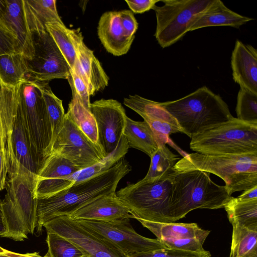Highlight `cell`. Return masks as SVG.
<instances>
[{"label": "cell", "instance_id": "6da1fadb", "mask_svg": "<svg viewBox=\"0 0 257 257\" xmlns=\"http://www.w3.org/2000/svg\"><path fill=\"white\" fill-rule=\"evenodd\" d=\"M131 170L130 164L122 158L103 173L73 184L54 195L37 199V233H41L43 224L49 220L69 216L95 199L115 192L120 180Z\"/></svg>", "mask_w": 257, "mask_h": 257}, {"label": "cell", "instance_id": "f6af8a7d", "mask_svg": "<svg viewBox=\"0 0 257 257\" xmlns=\"http://www.w3.org/2000/svg\"><path fill=\"white\" fill-rule=\"evenodd\" d=\"M237 198L242 200H248L257 198V186L243 191Z\"/></svg>", "mask_w": 257, "mask_h": 257}, {"label": "cell", "instance_id": "5b68a950", "mask_svg": "<svg viewBox=\"0 0 257 257\" xmlns=\"http://www.w3.org/2000/svg\"><path fill=\"white\" fill-rule=\"evenodd\" d=\"M175 172L200 170L222 179L231 195L257 186V155H211L194 153L176 162Z\"/></svg>", "mask_w": 257, "mask_h": 257}, {"label": "cell", "instance_id": "1f68e13d", "mask_svg": "<svg viewBox=\"0 0 257 257\" xmlns=\"http://www.w3.org/2000/svg\"><path fill=\"white\" fill-rule=\"evenodd\" d=\"M27 73L26 60L21 53L0 55V78L6 84L19 85L27 79Z\"/></svg>", "mask_w": 257, "mask_h": 257}, {"label": "cell", "instance_id": "ab89813d", "mask_svg": "<svg viewBox=\"0 0 257 257\" xmlns=\"http://www.w3.org/2000/svg\"><path fill=\"white\" fill-rule=\"evenodd\" d=\"M67 79L71 88L73 97H76L85 107L90 109L91 95L88 87L81 76L74 69H70Z\"/></svg>", "mask_w": 257, "mask_h": 257}, {"label": "cell", "instance_id": "9a60e30c", "mask_svg": "<svg viewBox=\"0 0 257 257\" xmlns=\"http://www.w3.org/2000/svg\"><path fill=\"white\" fill-rule=\"evenodd\" d=\"M123 104L141 115L144 121L150 125L159 147L169 142L170 135L182 133L177 121L160 102L135 94L124 98Z\"/></svg>", "mask_w": 257, "mask_h": 257}, {"label": "cell", "instance_id": "ee69618b", "mask_svg": "<svg viewBox=\"0 0 257 257\" xmlns=\"http://www.w3.org/2000/svg\"><path fill=\"white\" fill-rule=\"evenodd\" d=\"M8 173V169L0 152V192L5 188Z\"/></svg>", "mask_w": 257, "mask_h": 257}, {"label": "cell", "instance_id": "52a82bcc", "mask_svg": "<svg viewBox=\"0 0 257 257\" xmlns=\"http://www.w3.org/2000/svg\"><path fill=\"white\" fill-rule=\"evenodd\" d=\"M18 111L39 169L48 154L52 134L38 82L26 79L21 83Z\"/></svg>", "mask_w": 257, "mask_h": 257}, {"label": "cell", "instance_id": "44dd1931", "mask_svg": "<svg viewBox=\"0 0 257 257\" xmlns=\"http://www.w3.org/2000/svg\"><path fill=\"white\" fill-rule=\"evenodd\" d=\"M99 39L106 51L115 56L126 54L135 38L127 36L121 25L119 11H109L101 16L97 28Z\"/></svg>", "mask_w": 257, "mask_h": 257}, {"label": "cell", "instance_id": "9c48e42d", "mask_svg": "<svg viewBox=\"0 0 257 257\" xmlns=\"http://www.w3.org/2000/svg\"><path fill=\"white\" fill-rule=\"evenodd\" d=\"M161 7L152 9L157 26L154 36L162 48L181 39L193 23L207 11L215 0H164Z\"/></svg>", "mask_w": 257, "mask_h": 257}, {"label": "cell", "instance_id": "7a4b0ae2", "mask_svg": "<svg viewBox=\"0 0 257 257\" xmlns=\"http://www.w3.org/2000/svg\"><path fill=\"white\" fill-rule=\"evenodd\" d=\"M169 212L173 222L196 209L224 208L231 198L225 186L215 183L200 170L174 172Z\"/></svg>", "mask_w": 257, "mask_h": 257}, {"label": "cell", "instance_id": "f1b7e54d", "mask_svg": "<svg viewBox=\"0 0 257 257\" xmlns=\"http://www.w3.org/2000/svg\"><path fill=\"white\" fill-rule=\"evenodd\" d=\"M151 158V163L146 176L139 181L152 183L168 178L173 174V167L178 156L172 152L166 145L158 147Z\"/></svg>", "mask_w": 257, "mask_h": 257}, {"label": "cell", "instance_id": "d4e9b609", "mask_svg": "<svg viewBox=\"0 0 257 257\" xmlns=\"http://www.w3.org/2000/svg\"><path fill=\"white\" fill-rule=\"evenodd\" d=\"M24 13L32 34L47 31L46 24L63 23L56 8L55 0H23Z\"/></svg>", "mask_w": 257, "mask_h": 257}, {"label": "cell", "instance_id": "8d00e7d4", "mask_svg": "<svg viewBox=\"0 0 257 257\" xmlns=\"http://www.w3.org/2000/svg\"><path fill=\"white\" fill-rule=\"evenodd\" d=\"M46 241L48 251L44 257H81L83 252L64 237L52 232H47Z\"/></svg>", "mask_w": 257, "mask_h": 257}, {"label": "cell", "instance_id": "cb8c5ba5", "mask_svg": "<svg viewBox=\"0 0 257 257\" xmlns=\"http://www.w3.org/2000/svg\"><path fill=\"white\" fill-rule=\"evenodd\" d=\"M253 19L240 15L228 8L220 0L214 3L192 25L189 32L213 26H230L238 29Z\"/></svg>", "mask_w": 257, "mask_h": 257}, {"label": "cell", "instance_id": "bcb514c9", "mask_svg": "<svg viewBox=\"0 0 257 257\" xmlns=\"http://www.w3.org/2000/svg\"><path fill=\"white\" fill-rule=\"evenodd\" d=\"M0 257H22L19 253L8 250L0 246Z\"/></svg>", "mask_w": 257, "mask_h": 257}, {"label": "cell", "instance_id": "60d3db41", "mask_svg": "<svg viewBox=\"0 0 257 257\" xmlns=\"http://www.w3.org/2000/svg\"><path fill=\"white\" fill-rule=\"evenodd\" d=\"M160 241L169 248H175L195 252H203L205 250L203 247L205 240L196 238L163 239Z\"/></svg>", "mask_w": 257, "mask_h": 257}, {"label": "cell", "instance_id": "484cf974", "mask_svg": "<svg viewBox=\"0 0 257 257\" xmlns=\"http://www.w3.org/2000/svg\"><path fill=\"white\" fill-rule=\"evenodd\" d=\"M123 135L129 148L139 150L150 157L159 147L152 128L145 121H135L127 116Z\"/></svg>", "mask_w": 257, "mask_h": 257}, {"label": "cell", "instance_id": "83f0119b", "mask_svg": "<svg viewBox=\"0 0 257 257\" xmlns=\"http://www.w3.org/2000/svg\"><path fill=\"white\" fill-rule=\"evenodd\" d=\"M128 149L127 143L123 136L117 148L102 160L91 166L80 169L71 175L66 176L65 179L69 186L106 172L123 158L127 153Z\"/></svg>", "mask_w": 257, "mask_h": 257}, {"label": "cell", "instance_id": "7c38bea8", "mask_svg": "<svg viewBox=\"0 0 257 257\" xmlns=\"http://www.w3.org/2000/svg\"><path fill=\"white\" fill-rule=\"evenodd\" d=\"M34 55L26 59L27 79L35 82H48L67 79L70 67L54 40L46 31L33 34Z\"/></svg>", "mask_w": 257, "mask_h": 257}, {"label": "cell", "instance_id": "7dc6e473", "mask_svg": "<svg viewBox=\"0 0 257 257\" xmlns=\"http://www.w3.org/2000/svg\"><path fill=\"white\" fill-rule=\"evenodd\" d=\"M1 200L0 199V237H3L6 233V228L3 220L2 213L1 209Z\"/></svg>", "mask_w": 257, "mask_h": 257}, {"label": "cell", "instance_id": "277c9868", "mask_svg": "<svg viewBox=\"0 0 257 257\" xmlns=\"http://www.w3.org/2000/svg\"><path fill=\"white\" fill-rule=\"evenodd\" d=\"M6 182L7 193L1 209L6 228L4 237L23 241L33 234L37 227V198L34 178L27 173L10 175Z\"/></svg>", "mask_w": 257, "mask_h": 257}, {"label": "cell", "instance_id": "2e32d148", "mask_svg": "<svg viewBox=\"0 0 257 257\" xmlns=\"http://www.w3.org/2000/svg\"><path fill=\"white\" fill-rule=\"evenodd\" d=\"M80 169L70 161L55 154L45 159L35 178V194L41 198L54 195L69 187L65 177Z\"/></svg>", "mask_w": 257, "mask_h": 257}, {"label": "cell", "instance_id": "8fae6325", "mask_svg": "<svg viewBox=\"0 0 257 257\" xmlns=\"http://www.w3.org/2000/svg\"><path fill=\"white\" fill-rule=\"evenodd\" d=\"M50 154L66 159L80 169L91 166L106 157L100 146L89 140L66 114L47 156Z\"/></svg>", "mask_w": 257, "mask_h": 257}, {"label": "cell", "instance_id": "7bdbcfd3", "mask_svg": "<svg viewBox=\"0 0 257 257\" xmlns=\"http://www.w3.org/2000/svg\"><path fill=\"white\" fill-rule=\"evenodd\" d=\"M160 1L159 0H126L125 2L134 13L142 14L152 9L156 4Z\"/></svg>", "mask_w": 257, "mask_h": 257}, {"label": "cell", "instance_id": "4fadbf2b", "mask_svg": "<svg viewBox=\"0 0 257 257\" xmlns=\"http://www.w3.org/2000/svg\"><path fill=\"white\" fill-rule=\"evenodd\" d=\"M47 232L58 234L90 257H126L110 243L94 235L69 216L55 217L43 224Z\"/></svg>", "mask_w": 257, "mask_h": 257}, {"label": "cell", "instance_id": "d6a6232c", "mask_svg": "<svg viewBox=\"0 0 257 257\" xmlns=\"http://www.w3.org/2000/svg\"><path fill=\"white\" fill-rule=\"evenodd\" d=\"M65 114L89 140L100 146L95 118L76 97H72Z\"/></svg>", "mask_w": 257, "mask_h": 257}, {"label": "cell", "instance_id": "836d02e7", "mask_svg": "<svg viewBox=\"0 0 257 257\" xmlns=\"http://www.w3.org/2000/svg\"><path fill=\"white\" fill-rule=\"evenodd\" d=\"M38 83L45 102L47 115L51 127L52 134L51 147L53 140L63 125L65 113L62 100L54 94L48 82Z\"/></svg>", "mask_w": 257, "mask_h": 257}, {"label": "cell", "instance_id": "681fc988", "mask_svg": "<svg viewBox=\"0 0 257 257\" xmlns=\"http://www.w3.org/2000/svg\"><path fill=\"white\" fill-rule=\"evenodd\" d=\"M81 257H90V256L84 255L82 256Z\"/></svg>", "mask_w": 257, "mask_h": 257}, {"label": "cell", "instance_id": "f35d334b", "mask_svg": "<svg viewBox=\"0 0 257 257\" xmlns=\"http://www.w3.org/2000/svg\"><path fill=\"white\" fill-rule=\"evenodd\" d=\"M126 257H211L208 250L195 252L175 248L165 247L150 251L138 252L126 255Z\"/></svg>", "mask_w": 257, "mask_h": 257}, {"label": "cell", "instance_id": "3957f363", "mask_svg": "<svg viewBox=\"0 0 257 257\" xmlns=\"http://www.w3.org/2000/svg\"><path fill=\"white\" fill-rule=\"evenodd\" d=\"M191 139L194 136L234 117L227 104L206 86L180 99L160 102Z\"/></svg>", "mask_w": 257, "mask_h": 257}, {"label": "cell", "instance_id": "30bf717a", "mask_svg": "<svg viewBox=\"0 0 257 257\" xmlns=\"http://www.w3.org/2000/svg\"><path fill=\"white\" fill-rule=\"evenodd\" d=\"M76 220L86 230L110 243L125 255L167 247L157 238L144 237L137 232L130 218L110 222Z\"/></svg>", "mask_w": 257, "mask_h": 257}, {"label": "cell", "instance_id": "c3c4849f", "mask_svg": "<svg viewBox=\"0 0 257 257\" xmlns=\"http://www.w3.org/2000/svg\"><path fill=\"white\" fill-rule=\"evenodd\" d=\"M19 254L22 257H42L37 252Z\"/></svg>", "mask_w": 257, "mask_h": 257}, {"label": "cell", "instance_id": "d590c367", "mask_svg": "<svg viewBox=\"0 0 257 257\" xmlns=\"http://www.w3.org/2000/svg\"><path fill=\"white\" fill-rule=\"evenodd\" d=\"M237 118L252 124H257V94L240 88L236 106Z\"/></svg>", "mask_w": 257, "mask_h": 257}, {"label": "cell", "instance_id": "ba28073f", "mask_svg": "<svg viewBox=\"0 0 257 257\" xmlns=\"http://www.w3.org/2000/svg\"><path fill=\"white\" fill-rule=\"evenodd\" d=\"M170 177L152 183L129 184L116 194L130 209L134 218L173 222L169 208L172 194Z\"/></svg>", "mask_w": 257, "mask_h": 257}, {"label": "cell", "instance_id": "4dcf8cb0", "mask_svg": "<svg viewBox=\"0 0 257 257\" xmlns=\"http://www.w3.org/2000/svg\"><path fill=\"white\" fill-rule=\"evenodd\" d=\"M224 208L231 224L257 227V198L242 200L231 197Z\"/></svg>", "mask_w": 257, "mask_h": 257}, {"label": "cell", "instance_id": "e575fe53", "mask_svg": "<svg viewBox=\"0 0 257 257\" xmlns=\"http://www.w3.org/2000/svg\"><path fill=\"white\" fill-rule=\"evenodd\" d=\"M46 28L66 60L70 68L73 69L76 62V51L72 30L68 29L63 23L58 22L48 23Z\"/></svg>", "mask_w": 257, "mask_h": 257}, {"label": "cell", "instance_id": "603a6c76", "mask_svg": "<svg viewBox=\"0 0 257 257\" xmlns=\"http://www.w3.org/2000/svg\"><path fill=\"white\" fill-rule=\"evenodd\" d=\"M160 240L163 239L196 238L205 240L210 231L200 228L195 223L153 222L136 218Z\"/></svg>", "mask_w": 257, "mask_h": 257}, {"label": "cell", "instance_id": "e0dca14e", "mask_svg": "<svg viewBox=\"0 0 257 257\" xmlns=\"http://www.w3.org/2000/svg\"><path fill=\"white\" fill-rule=\"evenodd\" d=\"M20 84L9 85L0 78V152L8 172L17 163L13 152L12 134L18 111Z\"/></svg>", "mask_w": 257, "mask_h": 257}, {"label": "cell", "instance_id": "f546056e", "mask_svg": "<svg viewBox=\"0 0 257 257\" xmlns=\"http://www.w3.org/2000/svg\"><path fill=\"white\" fill-rule=\"evenodd\" d=\"M232 226L229 257H257V227Z\"/></svg>", "mask_w": 257, "mask_h": 257}, {"label": "cell", "instance_id": "8992f818", "mask_svg": "<svg viewBox=\"0 0 257 257\" xmlns=\"http://www.w3.org/2000/svg\"><path fill=\"white\" fill-rule=\"evenodd\" d=\"M189 146L205 155H257V124L234 117L194 136Z\"/></svg>", "mask_w": 257, "mask_h": 257}, {"label": "cell", "instance_id": "ac0fdd59", "mask_svg": "<svg viewBox=\"0 0 257 257\" xmlns=\"http://www.w3.org/2000/svg\"><path fill=\"white\" fill-rule=\"evenodd\" d=\"M72 34L76 51L73 69L81 76L93 95L107 86L109 78L93 51L84 43L79 29L72 30Z\"/></svg>", "mask_w": 257, "mask_h": 257}, {"label": "cell", "instance_id": "74e56055", "mask_svg": "<svg viewBox=\"0 0 257 257\" xmlns=\"http://www.w3.org/2000/svg\"><path fill=\"white\" fill-rule=\"evenodd\" d=\"M5 0H0V55L21 53L17 36L4 16Z\"/></svg>", "mask_w": 257, "mask_h": 257}, {"label": "cell", "instance_id": "b9f144b4", "mask_svg": "<svg viewBox=\"0 0 257 257\" xmlns=\"http://www.w3.org/2000/svg\"><path fill=\"white\" fill-rule=\"evenodd\" d=\"M120 21L125 34L128 37L135 36L138 28V23L131 11H119Z\"/></svg>", "mask_w": 257, "mask_h": 257}, {"label": "cell", "instance_id": "7402d4cb", "mask_svg": "<svg viewBox=\"0 0 257 257\" xmlns=\"http://www.w3.org/2000/svg\"><path fill=\"white\" fill-rule=\"evenodd\" d=\"M5 18L16 34L21 53L26 59L34 55L33 36L26 19L23 0H5Z\"/></svg>", "mask_w": 257, "mask_h": 257}, {"label": "cell", "instance_id": "ffe728a7", "mask_svg": "<svg viewBox=\"0 0 257 257\" xmlns=\"http://www.w3.org/2000/svg\"><path fill=\"white\" fill-rule=\"evenodd\" d=\"M234 81L240 88L257 94V51L236 40L231 57Z\"/></svg>", "mask_w": 257, "mask_h": 257}, {"label": "cell", "instance_id": "4316f807", "mask_svg": "<svg viewBox=\"0 0 257 257\" xmlns=\"http://www.w3.org/2000/svg\"><path fill=\"white\" fill-rule=\"evenodd\" d=\"M12 144L14 154L17 163L36 176L39 169L38 166L18 111L13 125Z\"/></svg>", "mask_w": 257, "mask_h": 257}, {"label": "cell", "instance_id": "d6986e66", "mask_svg": "<svg viewBox=\"0 0 257 257\" xmlns=\"http://www.w3.org/2000/svg\"><path fill=\"white\" fill-rule=\"evenodd\" d=\"M69 216L74 220L103 222L134 218L130 209L120 200L115 192L95 199Z\"/></svg>", "mask_w": 257, "mask_h": 257}, {"label": "cell", "instance_id": "5bb4252c", "mask_svg": "<svg viewBox=\"0 0 257 257\" xmlns=\"http://www.w3.org/2000/svg\"><path fill=\"white\" fill-rule=\"evenodd\" d=\"M90 110L97 125L99 145L106 157L118 146L123 137L126 115L121 104L112 99L91 103Z\"/></svg>", "mask_w": 257, "mask_h": 257}]
</instances>
